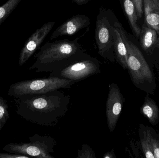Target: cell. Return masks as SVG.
Segmentation results:
<instances>
[{
  "label": "cell",
  "instance_id": "1",
  "mask_svg": "<svg viewBox=\"0 0 159 158\" xmlns=\"http://www.w3.org/2000/svg\"><path fill=\"white\" fill-rule=\"evenodd\" d=\"M70 95L59 90L15 98L16 112L21 118L41 126H53L69 109Z\"/></svg>",
  "mask_w": 159,
  "mask_h": 158
},
{
  "label": "cell",
  "instance_id": "2",
  "mask_svg": "<svg viewBox=\"0 0 159 158\" xmlns=\"http://www.w3.org/2000/svg\"><path fill=\"white\" fill-rule=\"evenodd\" d=\"M79 39L46 43L34 55L35 61L30 70H35L37 72H51L67 66L85 52L79 43Z\"/></svg>",
  "mask_w": 159,
  "mask_h": 158
},
{
  "label": "cell",
  "instance_id": "3",
  "mask_svg": "<svg viewBox=\"0 0 159 158\" xmlns=\"http://www.w3.org/2000/svg\"><path fill=\"white\" fill-rule=\"evenodd\" d=\"M116 27L127 48L128 70L132 82L136 88L147 94H155L157 85L154 71L139 48L130 40L118 19L116 21Z\"/></svg>",
  "mask_w": 159,
  "mask_h": 158
},
{
  "label": "cell",
  "instance_id": "4",
  "mask_svg": "<svg viewBox=\"0 0 159 158\" xmlns=\"http://www.w3.org/2000/svg\"><path fill=\"white\" fill-rule=\"evenodd\" d=\"M113 10L101 6L96 17L95 39L98 53L111 62L116 61L114 48V31L117 20Z\"/></svg>",
  "mask_w": 159,
  "mask_h": 158
},
{
  "label": "cell",
  "instance_id": "5",
  "mask_svg": "<svg viewBox=\"0 0 159 158\" xmlns=\"http://www.w3.org/2000/svg\"><path fill=\"white\" fill-rule=\"evenodd\" d=\"M75 82L56 77L21 81L10 85L7 95L16 98L25 95L41 94L61 89H69Z\"/></svg>",
  "mask_w": 159,
  "mask_h": 158
},
{
  "label": "cell",
  "instance_id": "6",
  "mask_svg": "<svg viewBox=\"0 0 159 158\" xmlns=\"http://www.w3.org/2000/svg\"><path fill=\"white\" fill-rule=\"evenodd\" d=\"M30 142L25 143H10L3 147L8 153H18L38 158H54L51 154L57 143L52 136H41L36 134L29 138Z\"/></svg>",
  "mask_w": 159,
  "mask_h": 158
},
{
  "label": "cell",
  "instance_id": "7",
  "mask_svg": "<svg viewBox=\"0 0 159 158\" xmlns=\"http://www.w3.org/2000/svg\"><path fill=\"white\" fill-rule=\"evenodd\" d=\"M99 60L86 53L61 69L52 71L50 77H56L77 82L100 73Z\"/></svg>",
  "mask_w": 159,
  "mask_h": 158
},
{
  "label": "cell",
  "instance_id": "8",
  "mask_svg": "<svg viewBox=\"0 0 159 158\" xmlns=\"http://www.w3.org/2000/svg\"><path fill=\"white\" fill-rule=\"evenodd\" d=\"M123 95L117 84H109V91L106 105V115L107 126L110 132L116 129L124 102Z\"/></svg>",
  "mask_w": 159,
  "mask_h": 158
},
{
  "label": "cell",
  "instance_id": "9",
  "mask_svg": "<svg viewBox=\"0 0 159 158\" xmlns=\"http://www.w3.org/2000/svg\"><path fill=\"white\" fill-rule=\"evenodd\" d=\"M55 23V21L45 23L29 37L20 51L18 62L19 66L25 64L36 52L53 29Z\"/></svg>",
  "mask_w": 159,
  "mask_h": 158
},
{
  "label": "cell",
  "instance_id": "10",
  "mask_svg": "<svg viewBox=\"0 0 159 158\" xmlns=\"http://www.w3.org/2000/svg\"><path fill=\"white\" fill-rule=\"evenodd\" d=\"M90 25V19L85 15H75L59 26L51 34L50 40H53L60 36L72 35L87 28Z\"/></svg>",
  "mask_w": 159,
  "mask_h": 158
},
{
  "label": "cell",
  "instance_id": "11",
  "mask_svg": "<svg viewBox=\"0 0 159 158\" xmlns=\"http://www.w3.org/2000/svg\"><path fill=\"white\" fill-rule=\"evenodd\" d=\"M139 39L143 50L148 54H151L155 49L159 48V35L154 29L146 24L141 28Z\"/></svg>",
  "mask_w": 159,
  "mask_h": 158
},
{
  "label": "cell",
  "instance_id": "12",
  "mask_svg": "<svg viewBox=\"0 0 159 158\" xmlns=\"http://www.w3.org/2000/svg\"><path fill=\"white\" fill-rule=\"evenodd\" d=\"M144 24L152 28L159 35V0H143Z\"/></svg>",
  "mask_w": 159,
  "mask_h": 158
},
{
  "label": "cell",
  "instance_id": "13",
  "mask_svg": "<svg viewBox=\"0 0 159 158\" xmlns=\"http://www.w3.org/2000/svg\"><path fill=\"white\" fill-rule=\"evenodd\" d=\"M114 48L116 61L124 69H128L127 48L120 32L116 28V23L114 31Z\"/></svg>",
  "mask_w": 159,
  "mask_h": 158
},
{
  "label": "cell",
  "instance_id": "14",
  "mask_svg": "<svg viewBox=\"0 0 159 158\" xmlns=\"http://www.w3.org/2000/svg\"><path fill=\"white\" fill-rule=\"evenodd\" d=\"M147 94L140 112L148 120L151 125L156 126L159 122V109L155 101Z\"/></svg>",
  "mask_w": 159,
  "mask_h": 158
},
{
  "label": "cell",
  "instance_id": "15",
  "mask_svg": "<svg viewBox=\"0 0 159 158\" xmlns=\"http://www.w3.org/2000/svg\"><path fill=\"white\" fill-rule=\"evenodd\" d=\"M133 32L139 39L141 28L138 25V17L133 0H120Z\"/></svg>",
  "mask_w": 159,
  "mask_h": 158
},
{
  "label": "cell",
  "instance_id": "16",
  "mask_svg": "<svg viewBox=\"0 0 159 158\" xmlns=\"http://www.w3.org/2000/svg\"><path fill=\"white\" fill-rule=\"evenodd\" d=\"M138 132L141 150L144 156L147 158H155L150 140L149 126L140 124Z\"/></svg>",
  "mask_w": 159,
  "mask_h": 158
},
{
  "label": "cell",
  "instance_id": "17",
  "mask_svg": "<svg viewBox=\"0 0 159 158\" xmlns=\"http://www.w3.org/2000/svg\"><path fill=\"white\" fill-rule=\"evenodd\" d=\"M22 0H8L0 6V26L16 9Z\"/></svg>",
  "mask_w": 159,
  "mask_h": 158
},
{
  "label": "cell",
  "instance_id": "18",
  "mask_svg": "<svg viewBox=\"0 0 159 158\" xmlns=\"http://www.w3.org/2000/svg\"><path fill=\"white\" fill-rule=\"evenodd\" d=\"M9 118L8 106L6 100L0 93V131Z\"/></svg>",
  "mask_w": 159,
  "mask_h": 158
},
{
  "label": "cell",
  "instance_id": "19",
  "mask_svg": "<svg viewBox=\"0 0 159 158\" xmlns=\"http://www.w3.org/2000/svg\"><path fill=\"white\" fill-rule=\"evenodd\" d=\"M150 140L155 158H159V133L154 128L149 126Z\"/></svg>",
  "mask_w": 159,
  "mask_h": 158
},
{
  "label": "cell",
  "instance_id": "20",
  "mask_svg": "<svg viewBox=\"0 0 159 158\" xmlns=\"http://www.w3.org/2000/svg\"><path fill=\"white\" fill-rule=\"evenodd\" d=\"M77 158H95V153L91 147L86 144L82 145V148L78 151Z\"/></svg>",
  "mask_w": 159,
  "mask_h": 158
},
{
  "label": "cell",
  "instance_id": "21",
  "mask_svg": "<svg viewBox=\"0 0 159 158\" xmlns=\"http://www.w3.org/2000/svg\"><path fill=\"white\" fill-rule=\"evenodd\" d=\"M138 19L142 18L143 13V0H133Z\"/></svg>",
  "mask_w": 159,
  "mask_h": 158
},
{
  "label": "cell",
  "instance_id": "22",
  "mask_svg": "<svg viewBox=\"0 0 159 158\" xmlns=\"http://www.w3.org/2000/svg\"><path fill=\"white\" fill-rule=\"evenodd\" d=\"M30 156L18 153H1L0 158H30Z\"/></svg>",
  "mask_w": 159,
  "mask_h": 158
},
{
  "label": "cell",
  "instance_id": "23",
  "mask_svg": "<svg viewBox=\"0 0 159 158\" xmlns=\"http://www.w3.org/2000/svg\"><path fill=\"white\" fill-rule=\"evenodd\" d=\"M104 158H116V155L114 149L106 153L103 156Z\"/></svg>",
  "mask_w": 159,
  "mask_h": 158
},
{
  "label": "cell",
  "instance_id": "24",
  "mask_svg": "<svg viewBox=\"0 0 159 158\" xmlns=\"http://www.w3.org/2000/svg\"><path fill=\"white\" fill-rule=\"evenodd\" d=\"M91 0H72L74 2L78 5H83L88 3Z\"/></svg>",
  "mask_w": 159,
  "mask_h": 158
},
{
  "label": "cell",
  "instance_id": "25",
  "mask_svg": "<svg viewBox=\"0 0 159 158\" xmlns=\"http://www.w3.org/2000/svg\"></svg>",
  "mask_w": 159,
  "mask_h": 158
}]
</instances>
